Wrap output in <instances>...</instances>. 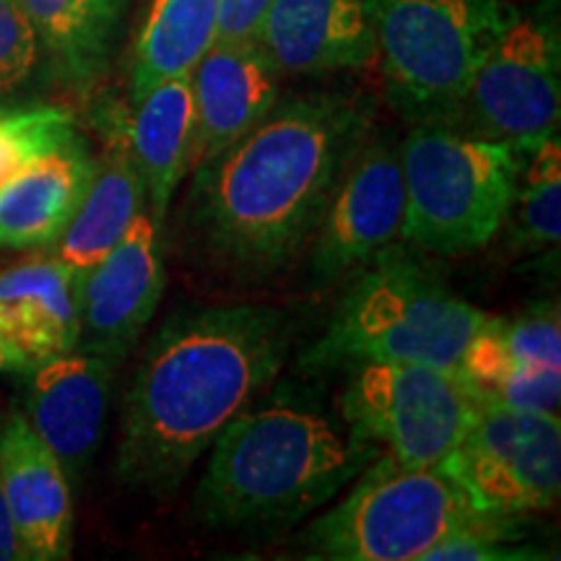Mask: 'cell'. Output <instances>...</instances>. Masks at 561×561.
<instances>
[{
  "label": "cell",
  "instance_id": "cell-1",
  "mask_svg": "<svg viewBox=\"0 0 561 561\" xmlns=\"http://www.w3.org/2000/svg\"><path fill=\"white\" fill-rule=\"evenodd\" d=\"M375 107L343 91L278 100L268 115L193 172L191 227L240 276L286 268L312 240L325 203L371 133Z\"/></svg>",
  "mask_w": 561,
  "mask_h": 561
},
{
  "label": "cell",
  "instance_id": "cell-2",
  "mask_svg": "<svg viewBox=\"0 0 561 561\" xmlns=\"http://www.w3.org/2000/svg\"><path fill=\"white\" fill-rule=\"evenodd\" d=\"M291 343L294 322L278 307L240 301L172 314L125 396L117 479L174 494L229 421L276 382Z\"/></svg>",
  "mask_w": 561,
  "mask_h": 561
},
{
  "label": "cell",
  "instance_id": "cell-3",
  "mask_svg": "<svg viewBox=\"0 0 561 561\" xmlns=\"http://www.w3.org/2000/svg\"><path fill=\"white\" fill-rule=\"evenodd\" d=\"M380 453L305 396L276 392L231 419L193 496L210 530H284L333 502Z\"/></svg>",
  "mask_w": 561,
  "mask_h": 561
},
{
  "label": "cell",
  "instance_id": "cell-4",
  "mask_svg": "<svg viewBox=\"0 0 561 561\" xmlns=\"http://www.w3.org/2000/svg\"><path fill=\"white\" fill-rule=\"evenodd\" d=\"M489 312L455 294L432 265L392 244L351 284L325 333L299 356L307 375L359 364H432L458 369Z\"/></svg>",
  "mask_w": 561,
  "mask_h": 561
},
{
  "label": "cell",
  "instance_id": "cell-5",
  "mask_svg": "<svg viewBox=\"0 0 561 561\" xmlns=\"http://www.w3.org/2000/svg\"><path fill=\"white\" fill-rule=\"evenodd\" d=\"M528 153L447 123H416L401 140L403 240L434 255L489 244L510 219Z\"/></svg>",
  "mask_w": 561,
  "mask_h": 561
},
{
  "label": "cell",
  "instance_id": "cell-6",
  "mask_svg": "<svg viewBox=\"0 0 561 561\" xmlns=\"http://www.w3.org/2000/svg\"><path fill=\"white\" fill-rule=\"evenodd\" d=\"M385 87L403 117L458 125L471 79L512 16L504 0H367Z\"/></svg>",
  "mask_w": 561,
  "mask_h": 561
},
{
  "label": "cell",
  "instance_id": "cell-7",
  "mask_svg": "<svg viewBox=\"0 0 561 561\" xmlns=\"http://www.w3.org/2000/svg\"><path fill=\"white\" fill-rule=\"evenodd\" d=\"M348 486L307 530L310 559L421 561L479 515L450 473L403 466L388 453H377Z\"/></svg>",
  "mask_w": 561,
  "mask_h": 561
},
{
  "label": "cell",
  "instance_id": "cell-8",
  "mask_svg": "<svg viewBox=\"0 0 561 561\" xmlns=\"http://www.w3.org/2000/svg\"><path fill=\"white\" fill-rule=\"evenodd\" d=\"M348 371L341 419L356 437L403 466L439 468L481 405L460 369L359 364Z\"/></svg>",
  "mask_w": 561,
  "mask_h": 561
},
{
  "label": "cell",
  "instance_id": "cell-9",
  "mask_svg": "<svg viewBox=\"0 0 561 561\" xmlns=\"http://www.w3.org/2000/svg\"><path fill=\"white\" fill-rule=\"evenodd\" d=\"M561 115V30L553 0L512 16L476 68L458 128L530 153L557 136Z\"/></svg>",
  "mask_w": 561,
  "mask_h": 561
},
{
  "label": "cell",
  "instance_id": "cell-10",
  "mask_svg": "<svg viewBox=\"0 0 561 561\" xmlns=\"http://www.w3.org/2000/svg\"><path fill=\"white\" fill-rule=\"evenodd\" d=\"M479 512L528 515L561 494L559 413L481 403L460 445L442 462Z\"/></svg>",
  "mask_w": 561,
  "mask_h": 561
},
{
  "label": "cell",
  "instance_id": "cell-11",
  "mask_svg": "<svg viewBox=\"0 0 561 561\" xmlns=\"http://www.w3.org/2000/svg\"><path fill=\"white\" fill-rule=\"evenodd\" d=\"M405 191L401 144L390 133H369L325 203L312 234V276L339 284L403 240Z\"/></svg>",
  "mask_w": 561,
  "mask_h": 561
},
{
  "label": "cell",
  "instance_id": "cell-12",
  "mask_svg": "<svg viewBox=\"0 0 561 561\" xmlns=\"http://www.w3.org/2000/svg\"><path fill=\"white\" fill-rule=\"evenodd\" d=\"M164 286L161 224L146 206L123 240L79 280V348L121 364L157 314Z\"/></svg>",
  "mask_w": 561,
  "mask_h": 561
},
{
  "label": "cell",
  "instance_id": "cell-13",
  "mask_svg": "<svg viewBox=\"0 0 561 561\" xmlns=\"http://www.w3.org/2000/svg\"><path fill=\"white\" fill-rule=\"evenodd\" d=\"M117 364L73 348L26 371L24 419L60 460L70 483L79 481L100 450Z\"/></svg>",
  "mask_w": 561,
  "mask_h": 561
},
{
  "label": "cell",
  "instance_id": "cell-14",
  "mask_svg": "<svg viewBox=\"0 0 561 561\" xmlns=\"http://www.w3.org/2000/svg\"><path fill=\"white\" fill-rule=\"evenodd\" d=\"M191 174L255 128L280 100V73L257 42H214L191 70Z\"/></svg>",
  "mask_w": 561,
  "mask_h": 561
},
{
  "label": "cell",
  "instance_id": "cell-15",
  "mask_svg": "<svg viewBox=\"0 0 561 561\" xmlns=\"http://www.w3.org/2000/svg\"><path fill=\"white\" fill-rule=\"evenodd\" d=\"M73 483L21 409L0 416V491L24 561H62L73 549Z\"/></svg>",
  "mask_w": 561,
  "mask_h": 561
},
{
  "label": "cell",
  "instance_id": "cell-16",
  "mask_svg": "<svg viewBox=\"0 0 561 561\" xmlns=\"http://www.w3.org/2000/svg\"><path fill=\"white\" fill-rule=\"evenodd\" d=\"M79 276L55 257L0 271V375H26L79 348Z\"/></svg>",
  "mask_w": 561,
  "mask_h": 561
},
{
  "label": "cell",
  "instance_id": "cell-17",
  "mask_svg": "<svg viewBox=\"0 0 561 561\" xmlns=\"http://www.w3.org/2000/svg\"><path fill=\"white\" fill-rule=\"evenodd\" d=\"M255 42L280 76H325L377 60L367 0H271Z\"/></svg>",
  "mask_w": 561,
  "mask_h": 561
},
{
  "label": "cell",
  "instance_id": "cell-18",
  "mask_svg": "<svg viewBox=\"0 0 561 561\" xmlns=\"http://www.w3.org/2000/svg\"><path fill=\"white\" fill-rule=\"evenodd\" d=\"M146 208V185L133 159L125 115L112 112L104 128V149L94 157V174L79 210L53 244L55 261L79 280L123 240L133 219Z\"/></svg>",
  "mask_w": 561,
  "mask_h": 561
},
{
  "label": "cell",
  "instance_id": "cell-19",
  "mask_svg": "<svg viewBox=\"0 0 561 561\" xmlns=\"http://www.w3.org/2000/svg\"><path fill=\"white\" fill-rule=\"evenodd\" d=\"M94 174L83 138L47 153L0 191V248H53L79 210Z\"/></svg>",
  "mask_w": 561,
  "mask_h": 561
},
{
  "label": "cell",
  "instance_id": "cell-20",
  "mask_svg": "<svg viewBox=\"0 0 561 561\" xmlns=\"http://www.w3.org/2000/svg\"><path fill=\"white\" fill-rule=\"evenodd\" d=\"M19 5L55 81L87 94L104 79L130 0H19Z\"/></svg>",
  "mask_w": 561,
  "mask_h": 561
},
{
  "label": "cell",
  "instance_id": "cell-21",
  "mask_svg": "<svg viewBox=\"0 0 561 561\" xmlns=\"http://www.w3.org/2000/svg\"><path fill=\"white\" fill-rule=\"evenodd\" d=\"M125 133L146 185V206L161 224L170 214L174 191L191 174V73L161 81L133 102V112L125 115Z\"/></svg>",
  "mask_w": 561,
  "mask_h": 561
},
{
  "label": "cell",
  "instance_id": "cell-22",
  "mask_svg": "<svg viewBox=\"0 0 561 561\" xmlns=\"http://www.w3.org/2000/svg\"><path fill=\"white\" fill-rule=\"evenodd\" d=\"M458 369L476 398L510 377L561 369L559 305L543 301L512 318L489 314L468 343Z\"/></svg>",
  "mask_w": 561,
  "mask_h": 561
},
{
  "label": "cell",
  "instance_id": "cell-23",
  "mask_svg": "<svg viewBox=\"0 0 561 561\" xmlns=\"http://www.w3.org/2000/svg\"><path fill=\"white\" fill-rule=\"evenodd\" d=\"M221 0H151L133 45L130 102L157 83L191 73L219 32Z\"/></svg>",
  "mask_w": 561,
  "mask_h": 561
},
{
  "label": "cell",
  "instance_id": "cell-24",
  "mask_svg": "<svg viewBox=\"0 0 561 561\" xmlns=\"http://www.w3.org/2000/svg\"><path fill=\"white\" fill-rule=\"evenodd\" d=\"M512 242L536 252L559 248L561 240V144L559 136L546 138L525 159L517 178L515 201L510 208Z\"/></svg>",
  "mask_w": 561,
  "mask_h": 561
},
{
  "label": "cell",
  "instance_id": "cell-25",
  "mask_svg": "<svg viewBox=\"0 0 561 561\" xmlns=\"http://www.w3.org/2000/svg\"><path fill=\"white\" fill-rule=\"evenodd\" d=\"M79 138L73 110L62 104H0V191L34 161Z\"/></svg>",
  "mask_w": 561,
  "mask_h": 561
},
{
  "label": "cell",
  "instance_id": "cell-26",
  "mask_svg": "<svg viewBox=\"0 0 561 561\" xmlns=\"http://www.w3.org/2000/svg\"><path fill=\"white\" fill-rule=\"evenodd\" d=\"M551 557L553 553L525 541V525L517 515L479 512L450 536L442 538L421 561H515Z\"/></svg>",
  "mask_w": 561,
  "mask_h": 561
},
{
  "label": "cell",
  "instance_id": "cell-27",
  "mask_svg": "<svg viewBox=\"0 0 561 561\" xmlns=\"http://www.w3.org/2000/svg\"><path fill=\"white\" fill-rule=\"evenodd\" d=\"M42 68V50L19 0H0V104L30 87Z\"/></svg>",
  "mask_w": 561,
  "mask_h": 561
},
{
  "label": "cell",
  "instance_id": "cell-28",
  "mask_svg": "<svg viewBox=\"0 0 561 561\" xmlns=\"http://www.w3.org/2000/svg\"><path fill=\"white\" fill-rule=\"evenodd\" d=\"M271 0H221L216 42H255Z\"/></svg>",
  "mask_w": 561,
  "mask_h": 561
},
{
  "label": "cell",
  "instance_id": "cell-29",
  "mask_svg": "<svg viewBox=\"0 0 561 561\" xmlns=\"http://www.w3.org/2000/svg\"><path fill=\"white\" fill-rule=\"evenodd\" d=\"M0 561H24V551H21L16 530H13L3 491H0Z\"/></svg>",
  "mask_w": 561,
  "mask_h": 561
}]
</instances>
